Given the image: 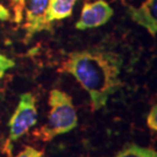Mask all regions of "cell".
Listing matches in <instances>:
<instances>
[{
  "instance_id": "6da1fadb",
  "label": "cell",
  "mask_w": 157,
  "mask_h": 157,
  "mask_svg": "<svg viewBox=\"0 0 157 157\" xmlns=\"http://www.w3.org/2000/svg\"><path fill=\"white\" fill-rule=\"evenodd\" d=\"M124 59L118 52L101 47L69 52L58 67L78 82L90 97L91 109L95 112L106 107L109 97L122 86L121 70Z\"/></svg>"
},
{
  "instance_id": "7a4b0ae2",
  "label": "cell",
  "mask_w": 157,
  "mask_h": 157,
  "mask_svg": "<svg viewBox=\"0 0 157 157\" xmlns=\"http://www.w3.org/2000/svg\"><path fill=\"white\" fill-rule=\"evenodd\" d=\"M48 104L50 111L48 121L34 130V137L42 142H50L58 135L67 134L78 126V115L71 95L59 89H52Z\"/></svg>"
},
{
  "instance_id": "3957f363",
  "label": "cell",
  "mask_w": 157,
  "mask_h": 157,
  "mask_svg": "<svg viewBox=\"0 0 157 157\" xmlns=\"http://www.w3.org/2000/svg\"><path fill=\"white\" fill-rule=\"evenodd\" d=\"M37 124L36 98L32 92H25L19 97V102L8 121V136L6 139L4 152L12 157L13 146L17 140L28 133Z\"/></svg>"
},
{
  "instance_id": "277c9868",
  "label": "cell",
  "mask_w": 157,
  "mask_h": 157,
  "mask_svg": "<svg viewBox=\"0 0 157 157\" xmlns=\"http://www.w3.org/2000/svg\"><path fill=\"white\" fill-rule=\"evenodd\" d=\"M26 8V23L25 28V41L32 40L36 34L41 32H52V25L47 21V8L49 0H28Z\"/></svg>"
},
{
  "instance_id": "5b68a950",
  "label": "cell",
  "mask_w": 157,
  "mask_h": 157,
  "mask_svg": "<svg viewBox=\"0 0 157 157\" xmlns=\"http://www.w3.org/2000/svg\"><path fill=\"white\" fill-rule=\"evenodd\" d=\"M113 14H114L113 8L105 0L85 2L80 12V17L76 23V29L86 30V29L101 27L109 21Z\"/></svg>"
},
{
  "instance_id": "8992f818",
  "label": "cell",
  "mask_w": 157,
  "mask_h": 157,
  "mask_svg": "<svg viewBox=\"0 0 157 157\" xmlns=\"http://www.w3.org/2000/svg\"><path fill=\"white\" fill-rule=\"evenodd\" d=\"M129 17L155 37L157 34V0H146L139 7L128 6Z\"/></svg>"
},
{
  "instance_id": "52a82bcc",
  "label": "cell",
  "mask_w": 157,
  "mask_h": 157,
  "mask_svg": "<svg viewBox=\"0 0 157 157\" xmlns=\"http://www.w3.org/2000/svg\"><path fill=\"white\" fill-rule=\"evenodd\" d=\"M77 0H49L47 8V21L52 25L54 21L64 20L71 17Z\"/></svg>"
},
{
  "instance_id": "ba28073f",
  "label": "cell",
  "mask_w": 157,
  "mask_h": 157,
  "mask_svg": "<svg viewBox=\"0 0 157 157\" xmlns=\"http://www.w3.org/2000/svg\"><path fill=\"white\" fill-rule=\"evenodd\" d=\"M113 157H157V150L151 147H141L136 143H128Z\"/></svg>"
},
{
  "instance_id": "9c48e42d",
  "label": "cell",
  "mask_w": 157,
  "mask_h": 157,
  "mask_svg": "<svg viewBox=\"0 0 157 157\" xmlns=\"http://www.w3.org/2000/svg\"><path fill=\"white\" fill-rule=\"evenodd\" d=\"M14 6V21L20 25L23 19V11L26 6V0H12Z\"/></svg>"
},
{
  "instance_id": "30bf717a",
  "label": "cell",
  "mask_w": 157,
  "mask_h": 157,
  "mask_svg": "<svg viewBox=\"0 0 157 157\" xmlns=\"http://www.w3.org/2000/svg\"><path fill=\"white\" fill-rule=\"evenodd\" d=\"M15 67V62L12 58L2 55V54H0V79L5 76V73L10 69H12V67Z\"/></svg>"
},
{
  "instance_id": "8fae6325",
  "label": "cell",
  "mask_w": 157,
  "mask_h": 157,
  "mask_svg": "<svg viewBox=\"0 0 157 157\" xmlns=\"http://www.w3.org/2000/svg\"><path fill=\"white\" fill-rule=\"evenodd\" d=\"M44 151L43 150H39L34 147H25L21 151L17 154L15 157H42Z\"/></svg>"
},
{
  "instance_id": "7c38bea8",
  "label": "cell",
  "mask_w": 157,
  "mask_h": 157,
  "mask_svg": "<svg viewBox=\"0 0 157 157\" xmlns=\"http://www.w3.org/2000/svg\"><path fill=\"white\" fill-rule=\"evenodd\" d=\"M147 124L152 130L157 132V104L154 105L147 117Z\"/></svg>"
},
{
  "instance_id": "4fadbf2b",
  "label": "cell",
  "mask_w": 157,
  "mask_h": 157,
  "mask_svg": "<svg viewBox=\"0 0 157 157\" xmlns=\"http://www.w3.org/2000/svg\"><path fill=\"white\" fill-rule=\"evenodd\" d=\"M11 19V13L5 6L0 2V21H8Z\"/></svg>"
},
{
  "instance_id": "5bb4252c",
  "label": "cell",
  "mask_w": 157,
  "mask_h": 157,
  "mask_svg": "<svg viewBox=\"0 0 157 157\" xmlns=\"http://www.w3.org/2000/svg\"><path fill=\"white\" fill-rule=\"evenodd\" d=\"M80 157H84V156H80Z\"/></svg>"
}]
</instances>
